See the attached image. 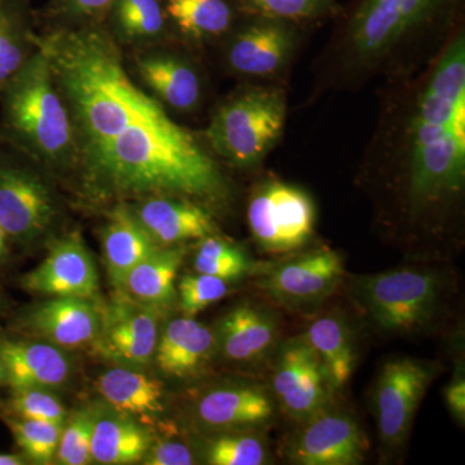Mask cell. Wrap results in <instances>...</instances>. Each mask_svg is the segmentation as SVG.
<instances>
[{
  "label": "cell",
  "mask_w": 465,
  "mask_h": 465,
  "mask_svg": "<svg viewBox=\"0 0 465 465\" xmlns=\"http://www.w3.org/2000/svg\"><path fill=\"white\" fill-rule=\"evenodd\" d=\"M197 415L201 423L215 430H243L271 421L274 405L269 394L260 388H219L202 397Z\"/></svg>",
  "instance_id": "44dd1931"
},
{
  "label": "cell",
  "mask_w": 465,
  "mask_h": 465,
  "mask_svg": "<svg viewBox=\"0 0 465 465\" xmlns=\"http://www.w3.org/2000/svg\"><path fill=\"white\" fill-rule=\"evenodd\" d=\"M97 390L106 402L125 415H154L163 410V385L143 372L109 370L100 376Z\"/></svg>",
  "instance_id": "83f0119b"
},
{
  "label": "cell",
  "mask_w": 465,
  "mask_h": 465,
  "mask_svg": "<svg viewBox=\"0 0 465 465\" xmlns=\"http://www.w3.org/2000/svg\"><path fill=\"white\" fill-rule=\"evenodd\" d=\"M299 27L284 21L243 15L223 39L226 67L243 78H274L295 54Z\"/></svg>",
  "instance_id": "30bf717a"
},
{
  "label": "cell",
  "mask_w": 465,
  "mask_h": 465,
  "mask_svg": "<svg viewBox=\"0 0 465 465\" xmlns=\"http://www.w3.org/2000/svg\"><path fill=\"white\" fill-rule=\"evenodd\" d=\"M362 176L390 224L448 234L465 193V32L410 74L387 79Z\"/></svg>",
  "instance_id": "7a4b0ae2"
},
{
  "label": "cell",
  "mask_w": 465,
  "mask_h": 465,
  "mask_svg": "<svg viewBox=\"0 0 465 465\" xmlns=\"http://www.w3.org/2000/svg\"><path fill=\"white\" fill-rule=\"evenodd\" d=\"M272 388L286 414L302 423L329 407L333 391L320 358L302 336L284 342L278 351Z\"/></svg>",
  "instance_id": "7c38bea8"
},
{
  "label": "cell",
  "mask_w": 465,
  "mask_h": 465,
  "mask_svg": "<svg viewBox=\"0 0 465 465\" xmlns=\"http://www.w3.org/2000/svg\"><path fill=\"white\" fill-rule=\"evenodd\" d=\"M9 238L7 232H5V229H3L2 224H0V260L5 258L8 255V243Z\"/></svg>",
  "instance_id": "b9f144b4"
},
{
  "label": "cell",
  "mask_w": 465,
  "mask_h": 465,
  "mask_svg": "<svg viewBox=\"0 0 465 465\" xmlns=\"http://www.w3.org/2000/svg\"><path fill=\"white\" fill-rule=\"evenodd\" d=\"M148 432L130 419L104 418L94 421L92 460L99 464H133L149 451Z\"/></svg>",
  "instance_id": "f546056e"
},
{
  "label": "cell",
  "mask_w": 465,
  "mask_h": 465,
  "mask_svg": "<svg viewBox=\"0 0 465 465\" xmlns=\"http://www.w3.org/2000/svg\"><path fill=\"white\" fill-rule=\"evenodd\" d=\"M278 339L273 314L250 304L232 309L219 324L216 345L234 362H256L268 356Z\"/></svg>",
  "instance_id": "ffe728a7"
},
{
  "label": "cell",
  "mask_w": 465,
  "mask_h": 465,
  "mask_svg": "<svg viewBox=\"0 0 465 465\" xmlns=\"http://www.w3.org/2000/svg\"><path fill=\"white\" fill-rule=\"evenodd\" d=\"M143 464L191 465L194 464V455L191 448L182 442H163L150 450Z\"/></svg>",
  "instance_id": "f35d334b"
},
{
  "label": "cell",
  "mask_w": 465,
  "mask_h": 465,
  "mask_svg": "<svg viewBox=\"0 0 465 465\" xmlns=\"http://www.w3.org/2000/svg\"><path fill=\"white\" fill-rule=\"evenodd\" d=\"M101 241L110 278L116 286H122L134 266L159 247L127 203L115 204L109 211Z\"/></svg>",
  "instance_id": "603a6c76"
},
{
  "label": "cell",
  "mask_w": 465,
  "mask_h": 465,
  "mask_svg": "<svg viewBox=\"0 0 465 465\" xmlns=\"http://www.w3.org/2000/svg\"><path fill=\"white\" fill-rule=\"evenodd\" d=\"M0 361L14 390L58 387L69 378V360L51 342L3 341Z\"/></svg>",
  "instance_id": "ac0fdd59"
},
{
  "label": "cell",
  "mask_w": 465,
  "mask_h": 465,
  "mask_svg": "<svg viewBox=\"0 0 465 465\" xmlns=\"http://www.w3.org/2000/svg\"><path fill=\"white\" fill-rule=\"evenodd\" d=\"M369 449L360 424L347 412L327 409L304 421L287 446V457L302 465H356Z\"/></svg>",
  "instance_id": "4fadbf2b"
},
{
  "label": "cell",
  "mask_w": 465,
  "mask_h": 465,
  "mask_svg": "<svg viewBox=\"0 0 465 465\" xmlns=\"http://www.w3.org/2000/svg\"><path fill=\"white\" fill-rule=\"evenodd\" d=\"M445 400L450 412L459 421H465V381L463 376H457L445 391Z\"/></svg>",
  "instance_id": "ab89813d"
},
{
  "label": "cell",
  "mask_w": 465,
  "mask_h": 465,
  "mask_svg": "<svg viewBox=\"0 0 465 465\" xmlns=\"http://www.w3.org/2000/svg\"><path fill=\"white\" fill-rule=\"evenodd\" d=\"M25 464L23 457L16 454H0V465H21Z\"/></svg>",
  "instance_id": "60d3db41"
},
{
  "label": "cell",
  "mask_w": 465,
  "mask_h": 465,
  "mask_svg": "<svg viewBox=\"0 0 465 465\" xmlns=\"http://www.w3.org/2000/svg\"><path fill=\"white\" fill-rule=\"evenodd\" d=\"M0 139L51 176L79 179V143L72 113L41 48L0 85Z\"/></svg>",
  "instance_id": "277c9868"
},
{
  "label": "cell",
  "mask_w": 465,
  "mask_h": 465,
  "mask_svg": "<svg viewBox=\"0 0 465 465\" xmlns=\"http://www.w3.org/2000/svg\"><path fill=\"white\" fill-rule=\"evenodd\" d=\"M302 338L320 358L333 390H341L353 375L357 354L353 335L344 318L323 314L309 324Z\"/></svg>",
  "instance_id": "484cf974"
},
{
  "label": "cell",
  "mask_w": 465,
  "mask_h": 465,
  "mask_svg": "<svg viewBox=\"0 0 465 465\" xmlns=\"http://www.w3.org/2000/svg\"><path fill=\"white\" fill-rule=\"evenodd\" d=\"M286 118L283 90L249 85L217 104L202 134L220 163L243 170L264 161L280 142Z\"/></svg>",
  "instance_id": "5b68a950"
},
{
  "label": "cell",
  "mask_w": 465,
  "mask_h": 465,
  "mask_svg": "<svg viewBox=\"0 0 465 465\" xmlns=\"http://www.w3.org/2000/svg\"><path fill=\"white\" fill-rule=\"evenodd\" d=\"M185 251L180 246H159L134 266L124 284L134 299L161 305L174 296V281L183 262Z\"/></svg>",
  "instance_id": "f1b7e54d"
},
{
  "label": "cell",
  "mask_w": 465,
  "mask_h": 465,
  "mask_svg": "<svg viewBox=\"0 0 465 465\" xmlns=\"http://www.w3.org/2000/svg\"><path fill=\"white\" fill-rule=\"evenodd\" d=\"M5 381V367H3L2 361H0V382Z\"/></svg>",
  "instance_id": "7bdbcfd3"
},
{
  "label": "cell",
  "mask_w": 465,
  "mask_h": 465,
  "mask_svg": "<svg viewBox=\"0 0 465 465\" xmlns=\"http://www.w3.org/2000/svg\"><path fill=\"white\" fill-rule=\"evenodd\" d=\"M11 409L17 418L26 420L64 423L65 409L60 401L43 388H20L14 390Z\"/></svg>",
  "instance_id": "74e56055"
},
{
  "label": "cell",
  "mask_w": 465,
  "mask_h": 465,
  "mask_svg": "<svg viewBox=\"0 0 465 465\" xmlns=\"http://www.w3.org/2000/svg\"><path fill=\"white\" fill-rule=\"evenodd\" d=\"M168 42L124 51L131 75L168 112L193 113L204 99L203 75L198 64Z\"/></svg>",
  "instance_id": "9c48e42d"
},
{
  "label": "cell",
  "mask_w": 465,
  "mask_h": 465,
  "mask_svg": "<svg viewBox=\"0 0 465 465\" xmlns=\"http://www.w3.org/2000/svg\"><path fill=\"white\" fill-rule=\"evenodd\" d=\"M251 265L249 256L240 247L216 234L201 240L194 259L197 273L213 275L228 282L249 273Z\"/></svg>",
  "instance_id": "d6a6232c"
},
{
  "label": "cell",
  "mask_w": 465,
  "mask_h": 465,
  "mask_svg": "<svg viewBox=\"0 0 465 465\" xmlns=\"http://www.w3.org/2000/svg\"><path fill=\"white\" fill-rule=\"evenodd\" d=\"M30 327L51 344L78 348L96 338L100 316L88 299L54 298L34 309Z\"/></svg>",
  "instance_id": "d6986e66"
},
{
  "label": "cell",
  "mask_w": 465,
  "mask_h": 465,
  "mask_svg": "<svg viewBox=\"0 0 465 465\" xmlns=\"http://www.w3.org/2000/svg\"><path fill=\"white\" fill-rule=\"evenodd\" d=\"M32 0H0V85L38 51Z\"/></svg>",
  "instance_id": "4316f807"
},
{
  "label": "cell",
  "mask_w": 465,
  "mask_h": 465,
  "mask_svg": "<svg viewBox=\"0 0 465 465\" xmlns=\"http://www.w3.org/2000/svg\"><path fill=\"white\" fill-rule=\"evenodd\" d=\"M51 174L0 139V224L9 241L29 244L54 231L60 216Z\"/></svg>",
  "instance_id": "52a82bcc"
},
{
  "label": "cell",
  "mask_w": 465,
  "mask_h": 465,
  "mask_svg": "<svg viewBox=\"0 0 465 465\" xmlns=\"http://www.w3.org/2000/svg\"><path fill=\"white\" fill-rule=\"evenodd\" d=\"M114 0H45L34 9L36 30L105 23Z\"/></svg>",
  "instance_id": "1f68e13d"
},
{
  "label": "cell",
  "mask_w": 465,
  "mask_h": 465,
  "mask_svg": "<svg viewBox=\"0 0 465 465\" xmlns=\"http://www.w3.org/2000/svg\"><path fill=\"white\" fill-rule=\"evenodd\" d=\"M228 281L203 273L185 275L179 283L180 307L186 317H194L210 305L224 299Z\"/></svg>",
  "instance_id": "d590c367"
},
{
  "label": "cell",
  "mask_w": 465,
  "mask_h": 465,
  "mask_svg": "<svg viewBox=\"0 0 465 465\" xmlns=\"http://www.w3.org/2000/svg\"><path fill=\"white\" fill-rule=\"evenodd\" d=\"M434 376L436 366L411 357L393 358L381 367L374 401L379 436L385 448L396 449L405 442Z\"/></svg>",
  "instance_id": "8fae6325"
},
{
  "label": "cell",
  "mask_w": 465,
  "mask_h": 465,
  "mask_svg": "<svg viewBox=\"0 0 465 465\" xmlns=\"http://www.w3.org/2000/svg\"><path fill=\"white\" fill-rule=\"evenodd\" d=\"M465 0H353L322 54L317 85L357 88L423 67L463 26Z\"/></svg>",
  "instance_id": "3957f363"
},
{
  "label": "cell",
  "mask_w": 465,
  "mask_h": 465,
  "mask_svg": "<svg viewBox=\"0 0 465 465\" xmlns=\"http://www.w3.org/2000/svg\"><path fill=\"white\" fill-rule=\"evenodd\" d=\"M23 286L54 298H92L99 290V274L81 232L54 240L45 259L24 277Z\"/></svg>",
  "instance_id": "9a60e30c"
},
{
  "label": "cell",
  "mask_w": 465,
  "mask_h": 465,
  "mask_svg": "<svg viewBox=\"0 0 465 465\" xmlns=\"http://www.w3.org/2000/svg\"><path fill=\"white\" fill-rule=\"evenodd\" d=\"M8 425L27 458L39 464H50L56 458L63 424L17 418Z\"/></svg>",
  "instance_id": "e575fe53"
},
{
  "label": "cell",
  "mask_w": 465,
  "mask_h": 465,
  "mask_svg": "<svg viewBox=\"0 0 465 465\" xmlns=\"http://www.w3.org/2000/svg\"><path fill=\"white\" fill-rule=\"evenodd\" d=\"M105 25L124 51L176 42L162 0H114Z\"/></svg>",
  "instance_id": "cb8c5ba5"
},
{
  "label": "cell",
  "mask_w": 465,
  "mask_h": 465,
  "mask_svg": "<svg viewBox=\"0 0 465 465\" xmlns=\"http://www.w3.org/2000/svg\"><path fill=\"white\" fill-rule=\"evenodd\" d=\"M158 320L149 309L116 311L104 330L101 349L119 362L143 365L154 356Z\"/></svg>",
  "instance_id": "d4e9b609"
},
{
  "label": "cell",
  "mask_w": 465,
  "mask_h": 465,
  "mask_svg": "<svg viewBox=\"0 0 465 465\" xmlns=\"http://www.w3.org/2000/svg\"><path fill=\"white\" fill-rule=\"evenodd\" d=\"M177 43L203 45L223 39L243 14L232 0H162Z\"/></svg>",
  "instance_id": "e0dca14e"
},
{
  "label": "cell",
  "mask_w": 465,
  "mask_h": 465,
  "mask_svg": "<svg viewBox=\"0 0 465 465\" xmlns=\"http://www.w3.org/2000/svg\"><path fill=\"white\" fill-rule=\"evenodd\" d=\"M128 206L159 246L201 241L217 232L210 208L186 198L152 195Z\"/></svg>",
  "instance_id": "2e32d148"
},
{
  "label": "cell",
  "mask_w": 465,
  "mask_h": 465,
  "mask_svg": "<svg viewBox=\"0 0 465 465\" xmlns=\"http://www.w3.org/2000/svg\"><path fill=\"white\" fill-rule=\"evenodd\" d=\"M344 274L341 256L322 247L277 266L259 286L283 307L304 308L329 298Z\"/></svg>",
  "instance_id": "5bb4252c"
},
{
  "label": "cell",
  "mask_w": 465,
  "mask_h": 465,
  "mask_svg": "<svg viewBox=\"0 0 465 465\" xmlns=\"http://www.w3.org/2000/svg\"><path fill=\"white\" fill-rule=\"evenodd\" d=\"M215 347L216 335L203 323L192 317L176 318L158 339L155 362L166 375L188 378L207 362Z\"/></svg>",
  "instance_id": "7402d4cb"
},
{
  "label": "cell",
  "mask_w": 465,
  "mask_h": 465,
  "mask_svg": "<svg viewBox=\"0 0 465 465\" xmlns=\"http://www.w3.org/2000/svg\"><path fill=\"white\" fill-rule=\"evenodd\" d=\"M94 416L88 411L78 412L61 432L57 449V463L64 465H84L92 460V433Z\"/></svg>",
  "instance_id": "8d00e7d4"
},
{
  "label": "cell",
  "mask_w": 465,
  "mask_h": 465,
  "mask_svg": "<svg viewBox=\"0 0 465 465\" xmlns=\"http://www.w3.org/2000/svg\"><path fill=\"white\" fill-rule=\"evenodd\" d=\"M446 284L437 272L405 268L357 278L353 296L385 332H418L436 320Z\"/></svg>",
  "instance_id": "8992f818"
},
{
  "label": "cell",
  "mask_w": 465,
  "mask_h": 465,
  "mask_svg": "<svg viewBox=\"0 0 465 465\" xmlns=\"http://www.w3.org/2000/svg\"><path fill=\"white\" fill-rule=\"evenodd\" d=\"M247 223L262 251L291 252L313 237L316 206L311 195L298 186L281 182L260 183L249 200Z\"/></svg>",
  "instance_id": "ba28073f"
},
{
  "label": "cell",
  "mask_w": 465,
  "mask_h": 465,
  "mask_svg": "<svg viewBox=\"0 0 465 465\" xmlns=\"http://www.w3.org/2000/svg\"><path fill=\"white\" fill-rule=\"evenodd\" d=\"M206 459L213 465H262L268 463L269 450L259 434L224 433L210 440Z\"/></svg>",
  "instance_id": "836d02e7"
},
{
  "label": "cell",
  "mask_w": 465,
  "mask_h": 465,
  "mask_svg": "<svg viewBox=\"0 0 465 465\" xmlns=\"http://www.w3.org/2000/svg\"><path fill=\"white\" fill-rule=\"evenodd\" d=\"M246 16L272 18L293 25L318 23L338 16V0H232Z\"/></svg>",
  "instance_id": "4dcf8cb0"
},
{
  "label": "cell",
  "mask_w": 465,
  "mask_h": 465,
  "mask_svg": "<svg viewBox=\"0 0 465 465\" xmlns=\"http://www.w3.org/2000/svg\"><path fill=\"white\" fill-rule=\"evenodd\" d=\"M79 143L78 185L92 201L173 195L223 206L232 188L203 134L177 124L134 81L105 23L38 30Z\"/></svg>",
  "instance_id": "6da1fadb"
}]
</instances>
